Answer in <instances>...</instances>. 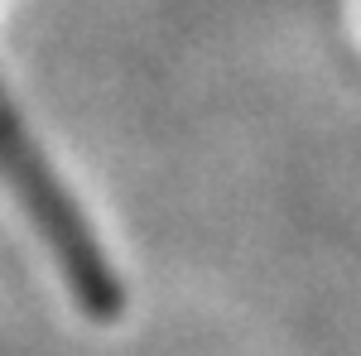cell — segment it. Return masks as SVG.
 Segmentation results:
<instances>
[{
	"label": "cell",
	"mask_w": 361,
	"mask_h": 356,
	"mask_svg": "<svg viewBox=\"0 0 361 356\" xmlns=\"http://www.w3.org/2000/svg\"><path fill=\"white\" fill-rule=\"evenodd\" d=\"M0 168L10 173V183L20 188L25 207L39 217V226L49 231V246H54V255L63 260L68 279L78 284V294L92 299L97 308H106V303H111V279L102 270V255L87 241V231H82V221L73 217V207L63 202V188L54 183V173H49L44 159L29 149L25 130H20V121L10 116L5 102H0Z\"/></svg>",
	"instance_id": "1"
}]
</instances>
